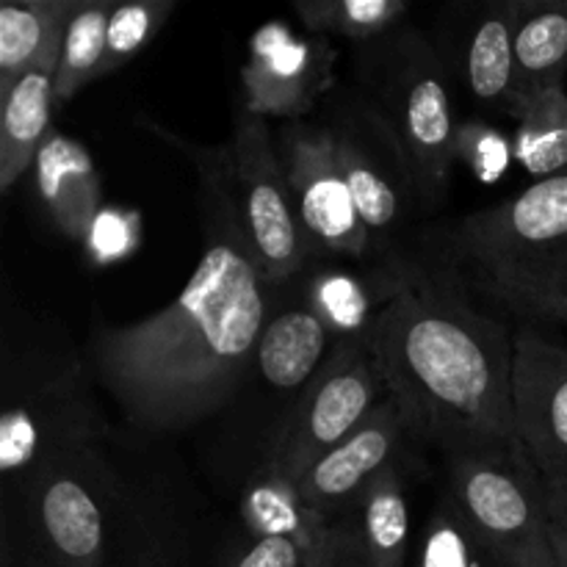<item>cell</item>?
<instances>
[{"label": "cell", "mask_w": 567, "mask_h": 567, "mask_svg": "<svg viewBox=\"0 0 567 567\" xmlns=\"http://www.w3.org/2000/svg\"><path fill=\"white\" fill-rule=\"evenodd\" d=\"M177 6L172 0H133V3L114 6L105 37V59L100 66V78L114 75L131 59H136L150 42L161 33Z\"/></svg>", "instance_id": "obj_28"}, {"label": "cell", "mask_w": 567, "mask_h": 567, "mask_svg": "<svg viewBox=\"0 0 567 567\" xmlns=\"http://www.w3.org/2000/svg\"><path fill=\"white\" fill-rule=\"evenodd\" d=\"M471 286L498 308L526 321L567 324V271H509V275H471Z\"/></svg>", "instance_id": "obj_26"}, {"label": "cell", "mask_w": 567, "mask_h": 567, "mask_svg": "<svg viewBox=\"0 0 567 567\" xmlns=\"http://www.w3.org/2000/svg\"><path fill=\"white\" fill-rule=\"evenodd\" d=\"M291 297L275 302L269 291V316L255 349V365L275 391L308 388L336 352V338L324 321L305 305L297 288L286 282Z\"/></svg>", "instance_id": "obj_18"}, {"label": "cell", "mask_w": 567, "mask_h": 567, "mask_svg": "<svg viewBox=\"0 0 567 567\" xmlns=\"http://www.w3.org/2000/svg\"><path fill=\"white\" fill-rule=\"evenodd\" d=\"M33 181L50 225L70 241H86L89 227L103 208L92 155L59 131H50L33 164Z\"/></svg>", "instance_id": "obj_19"}, {"label": "cell", "mask_w": 567, "mask_h": 567, "mask_svg": "<svg viewBox=\"0 0 567 567\" xmlns=\"http://www.w3.org/2000/svg\"><path fill=\"white\" fill-rule=\"evenodd\" d=\"M520 0L487 3L465 22L457 55L460 83L482 109L513 116L515 109V25Z\"/></svg>", "instance_id": "obj_17"}, {"label": "cell", "mask_w": 567, "mask_h": 567, "mask_svg": "<svg viewBox=\"0 0 567 567\" xmlns=\"http://www.w3.org/2000/svg\"><path fill=\"white\" fill-rule=\"evenodd\" d=\"M449 252L474 277L567 271V169L463 216L449 230Z\"/></svg>", "instance_id": "obj_7"}, {"label": "cell", "mask_w": 567, "mask_h": 567, "mask_svg": "<svg viewBox=\"0 0 567 567\" xmlns=\"http://www.w3.org/2000/svg\"><path fill=\"white\" fill-rule=\"evenodd\" d=\"M567 72V0H520L515 25V109ZM513 109V114H515Z\"/></svg>", "instance_id": "obj_21"}, {"label": "cell", "mask_w": 567, "mask_h": 567, "mask_svg": "<svg viewBox=\"0 0 567 567\" xmlns=\"http://www.w3.org/2000/svg\"><path fill=\"white\" fill-rule=\"evenodd\" d=\"M138 247V219L125 208H100L83 241V252L94 266L125 260Z\"/></svg>", "instance_id": "obj_31"}, {"label": "cell", "mask_w": 567, "mask_h": 567, "mask_svg": "<svg viewBox=\"0 0 567 567\" xmlns=\"http://www.w3.org/2000/svg\"><path fill=\"white\" fill-rule=\"evenodd\" d=\"M385 396L369 347L341 343L271 437L264 465L299 485L310 465L352 435Z\"/></svg>", "instance_id": "obj_9"}, {"label": "cell", "mask_w": 567, "mask_h": 567, "mask_svg": "<svg viewBox=\"0 0 567 567\" xmlns=\"http://www.w3.org/2000/svg\"><path fill=\"white\" fill-rule=\"evenodd\" d=\"M332 66L336 50L327 37H299L286 22H266L249 39L241 66L244 109L264 120H305L332 92Z\"/></svg>", "instance_id": "obj_12"}, {"label": "cell", "mask_w": 567, "mask_h": 567, "mask_svg": "<svg viewBox=\"0 0 567 567\" xmlns=\"http://www.w3.org/2000/svg\"><path fill=\"white\" fill-rule=\"evenodd\" d=\"M485 557V548L480 546L457 502L446 491L424 529L419 567H482Z\"/></svg>", "instance_id": "obj_29"}, {"label": "cell", "mask_w": 567, "mask_h": 567, "mask_svg": "<svg viewBox=\"0 0 567 567\" xmlns=\"http://www.w3.org/2000/svg\"><path fill=\"white\" fill-rule=\"evenodd\" d=\"M0 371L6 496H22L48 460L109 441L111 426L94 396L92 365L59 324L28 313L6 316Z\"/></svg>", "instance_id": "obj_3"}, {"label": "cell", "mask_w": 567, "mask_h": 567, "mask_svg": "<svg viewBox=\"0 0 567 567\" xmlns=\"http://www.w3.org/2000/svg\"><path fill=\"white\" fill-rule=\"evenodd\" d=\"M457 161H463L480 181L493 183L509 169L515 161L513 136L485 120H465L457 127Z\"/></svg>", "instance_id": "obj_30"}, {"label": "cell", "mask_w": 567, "mask_h": 567, "mask_svg": "<svg viewBox=\"0 0 567 567\" xmlns=\"http://www.w3.org/2000/svg\"><path fill=\"white\" fill-rule=\"evenodd\" d=\"M127 487L103 446L48 460L22 491L33 546L53 567H103L120 529Z\"/></svg>", "instance_id": "obj_6"}, {"label": "cell", "mask_w": 567, "mask_h": 567, "mask_svg": "<svg viewBox=\"0 0 567 567\" xmlns=\"http://www.w3.org/2000/svg\"><path fill=\"white\" fill-rule=\"evenodd\" d=\"M358 94L396 142L424 205L446 199L457 161L449 59L419 28L399 25L358 50Z\"/></svg>", "instance_id": "obj_4"}, {"label": "cell", "mask_w": 567, "mask_h": 567, "mask_svg": "<svg viewBox=\"0 0 567 567\" xmlns=\"http://www.w3.org/2000/svg\"><path fill=\"white\" fill-rule=\"evenodd\" d=\"M64 28L50 39L31 70L22 72L14 86L0 97V192L3 194H11L25 172L33 169L44 138L53 131L50 116L55 103V75H59Z\"/></svg>", "instance_id": "obj_16"}, {"label": "cell", "mask_w": 567, "mask_h": 567, "mask_svg": "<svg viewBox=\"0 0 567 567\" xmlns=\"http://www.w3.org/2000/svg\"><path fill=\"white\" fill-rule=\"evenodd\" d=\"M408 421L396 399L388 393L369 419L343 437L336 449L316 460L299 482V493L319 518L338 520L349 507H358L365 487L380 471L396 463Z\"/></svg>", "instance_id": "obj_14"}, {"label": "cell", "mask_w": 567, "mask_h": 567, "mask_svg": "<svg viewBox=\"0 0 567 567\" xmlns=\"http://www.w3.org/2000/svg\"><path fill=\"white\" fill-rule=\"evenodd\" d=\"M192 158L219 192H205L203 258L175 302L136 324L105 327L86 354L125 419L150 432L183 430L230 402L269 316V286L238 216L233 161L221 175L208 155Z\"/></svg>", "instance_id": "obj_1"}, {"label": "cell", "mask_w": 567, "mask_h": 567, "mask_svg": "<svg viewBox=\"0 0 567 567\" xmlns=\"http://www.w3.org/2000/svg\"><path fill=\"white\" fill-rule=\"evenodd\" d=\"M3 567H53V565L42 557V551H39V548H33V551H28L25 557L20 559V565H14L11 554L3 551Z\"/></svg>", "instance_id": "obj_36"}, {"label": "cell", "mask_w": 567, "mask_h": 567, "mask_svg": "<svg viewBox=\"0 0 567 567\" xmlns=\"http://www.w3.org/2000/svg\"><path fill=\"white\" fill-rule=\"evenodd\" d=\"M221 567H308V551L288 537L247 535L227 554Z\"/></svg>", "instance_id": "obj_34"}, {"label": "cell", "mask_w": 567, "mask_h": 567, "mask_svg": "<svg viewBox=\"0 0 567 567\" xmlns=\"http://www.w3.org/2000/svg\"><path fill=\"white\" fill-rule=\"evenodd\" d=\"M363 540L377 567H404L410 546V507L399 463L371 480L358 504Z\"/></svg>", "instance_id": "obj_24"}, {"label": "cell", "mask_w": 567, "mask_h": 567, "mask_svg": "<svg viewBox=\"0 0 567 567\" xmlns=\"http://www.w3.org/2000/svg\"><path fill=\"white\" fill-rule=\"evenodd\" d=\"M114 3L78 0L61 39V61L55 75V103L75 97L86 83L97 81L105 59V37Z\"/></svg>", "instance_id": "obj_25"}, {"label": "cell", "mask_w": 567, "mask_h": 567, "mask_svg": "<svg viewBox=\"0 0 567 567\" xmlns=\"http://www.w3.org/2000/svg\"><path fill=\"white\" fill-rule=\"evenodd\" d=\"M551 543H554V554H557L559 567H567V535L554 524H551Z\"/></svg>", "instance_id": "obj_37"}, {"label": "cell", "mask_w": 567, "mask_h": 567, "mask_svg": "<svg viewBox=\"0 0 567 567\" xmlns=\"http://www.w3.org/2000/svg\"><path fill=\"white\" fill-rule=\"evenodd\" d=\"M233 188L249 252L266 286L280 288L310 264V244L299 227L291 188L282 172L277 136L264 116L241 109L230 142Z\"/></svg>", "instance_id": "obj_8"}, {"label": "cell", "mask_w": 567, "mask_h": 567, "mask_svg": "<svg viewBox=\"0 0 567 567\" xmlns=\"http://www.w3.org/2000/svg\"><path fill=\"white\" fill-rule=\"evenodd\" d=\"M369 352L408 432L443 454L518 441L515 330L471 302L452 266L408 260Z\"/></svg>", "instance_id": "obj_2"}, {"label": "cell", "mask_w": 567, "mask_h": 567, "mask_svg": "<svg viewBox=\"0 0 567 567\" xmlns=\"http://www.w3.org/2000/svg\"><path fill=\"white\" fill-rule=\"evenodd\" d=\"M308 567H377L363 540L360 520L347 518V515L330 520L324 540L308 559Z\"/></svg>", "instance_id": "obj_33"}, {"label": "cell", "mask_w": 567, "mask_h": 567, "mask_svg": "<svg viewBox=\"0 0 567 567\" xmlns=\"http://www.w3.org/2000/svg\"><path fill=\"white\" fill-rule=\"evenodd\" d=\"M515 161L543 181L567 169V89L565 78L520 100L513 114Z\"/></svg>", "instance_id": "obj_22"}, {"label": "cell", "mask_w": 567, "mask_h": 567, "mask_svg": "<svg viewBox=\"0 0 567 567\" xmlns=\"http://www.w3.org/2000/svg\"><path fill=\"white\" fill-rule=\"evenodd\" d=\"M546 509L548 520H551L554 526H559L567 535V480L546 482Z\"/></svg>", "instance_id": "obj_35"}, {"label": "cell", "mask_w": 567, "mask_h": 567, "mask_svg": "<svg viewBox=\"0 0 567 567\" xmlns=\"http://www.w3.org/2000/svg\"><path fill=\"white\" fill-rule=\"evenodd\" d=\"M78 0H20L0 9V97L66 25Z\"/></svg>", "instance_id": "obj_23"}, {"label": "cell", "mask_w": 567, "mask_h": 567, "mask_svg": "<svg viewBox=\"0 0 567 567\" xmlns=\"http://www.w3.org/2000/svg\"><path fill=\"white\" fill-rule=\"evenodd\" d=\"M116 537L125 548L127 567H172L164 540H161L158 529L153 526V513H147L131 496H125Z\"/></svg>", "instance_id": "obj_32"}, {"label": "cell", "mask_w": 567, "mask_h": 567, "mask_svg": "<svg viewBox=\"0 0 567 567\" xmlns=\"http://www.w3.org/2000/svg\"><path fill=\"white\" fill-rule=\"evenodd\" d=\"M513 408L518 441L543 480H567V349L535 324L515 330Z\"/></svg>", "instance_id": "obj_13"}, {"label": "cell", "mask_w": 567, "mask_h": 567, "mask_svg": "<svg viewBox=\"0 0 567 567\" xmlns=\"http://www.w3.org/2000/svg\"><path fill=\"white\" fill-rule=\"evenodd\" d=\"M327 125L336 136L343 175L352 186L374 255L399 258V238L424 205L408 161L358 92L332 105Z\"/></svg>", "instance_id": "obj_10"}, {"label": "cell", "mask_w": 567, "mask_h": 567, "mask_svg": "<svg viewBox=\"0 0 567 567\" xmlns=\"http://www.w3.org/2000/svg\"><path fill=\"white\" fill-rule=\"evenodd\" d=\"M277 153L299 227L310 244V260L369 258L374 249L352 186L343 175L332 127L324 120L288 122L277 133Z\"/></svg>", "instance_id": "obj_11"}, {"label": "cell", "mask_w": 567, "mask_h": 567, "mask_svg": "<svg viewBox=\"0 0 567 567\" xmlns=\"http://www.w3.org/2000/svg\"><path fill=\"white\" fill-rule=\"evenodd\" d=\"M293 11L316 37L338 33L365 44L402 25L410 6L404 0H299Z\"/></svg>", "instance_id": "obj_27"}, {"label": "cell", "mask_w": 567, "mask_h": 567, "mask_svg": "<svg viewBox=\"0 0 567 567\" xmlns=\"http://www.w3.org/2000/svg\"><path fill=\"white\" fill-rule=\"evenodd\" d=\"M449 493L498 567H559L546 482L524 443L446 454Z\"/></svg>", "instance_id": "obj_5"}, {"label": "cell", "mask_w": 567, "mask_h": 567, "mask_svg": "<svg viewBox=\"0 0 567 567\" xmlns=\"http://www.w3.org/2000/svg\"><path fill=\"white\" fill-rule=\"evenodd\" d=\"M238 513H241V524L247 535L288 537V540L299 543L308 551V559L321 546L327 526H330V520L319 518L308 507L297 482L286 480L282 474L271 471L269 465H260L249 476V482L244 485Z\"/></svg>", "instance_id": "obj_20"}, {"label": "cell", "mask_w": 567, "mask_h": 567, "mask_svg": "<svg viewBox=\"0 0 567 567\" xmlns=\"http://www.w3.org/2000/svg\"><path fill=\"white\" fill-rule=\"evenodd\" d=\"M408 275V258L382 264L380 269L358 271L352 266H338L330 258L310 260L291 280L299 297L324 321L336 347H369L382 310L393 302Z\"/></svg>", "instance_id": "obj_15"}]
</instances>
